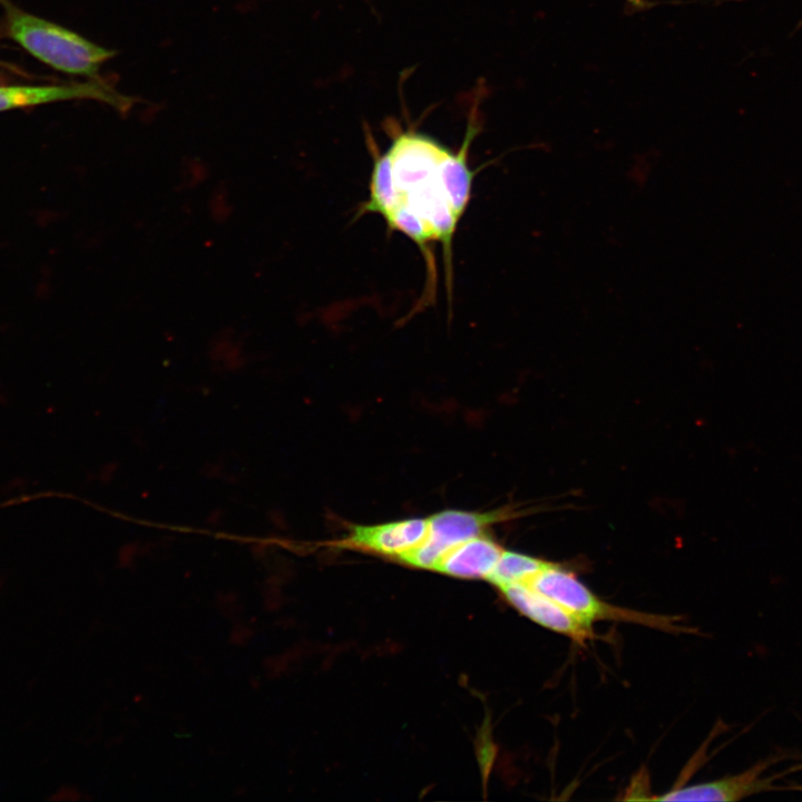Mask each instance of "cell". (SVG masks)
Segmentation results:
<instances>
[{
	"instance_id": "8fae6325",
	"label": "cell",
	"mask_w": 802,
	"mask_h": 802,
	"mask_svg": "<svg viewBox=\"0 0 802 802\" xmlns=\"http://www.w3.org/2000/svg\"><path fill=\"white\" fill-rule=\"evenodd\" d=\"M662 3L658 0H626L625 12L627 14L648 10Z\"/></svg>"
},
{
	"instance_id": "ba28073f",
	"label": "cell",
	"mask_w": 802,
	"mask_h": 802,
	"mask_svg": "<svg viewBox=\"0 0 802 802\" xmlns=\"http://www.w3.org/2000/svg\"><path fill=\"white\" fill-rule=\"evenodd\" d=\"M760 766H754L741 774L682 786L654 798L659 801H737L765 789L760 777Z\"/></svg>"
},
{
	"instance_id": "277c9868",
	"label": "cell",
	"mask_w": 802,
	"mask_h": 802,
	"mask_svg": "<svg viewBox=\"0 0 802 802\" xmlns=\"http://www.w3.org/2000/svg\"><path fill=\"white\" fill-rule=\"evenodd\" d=\"M517 515L510 507L487 512L443 510L428 518L424 539L399 559L411 566L434 569L442 557L457 545L481 536L489 526Z\"/></svg>"
},
{
	"instance_id": "6da1fadb",
	"label": "cell",
	"mask_w": 802,
	"mask_h": 802,
	"mask_svg": "<svg viewBox=\"0 0 802 802\" xmlns=\"http://www.w3.org/2000/svg\"><path fill=\"white\" fill-rule=\"evenodd\" d=\"M475 116L458 151L409 128L392 133L388 148L373 160L362 211L380 215L390 229L409 237L428 263L430 247L438 243L450 264L453 235L471 198L468 150L478 133Z\"/></svg>"
},
{
	"instance_id": "3957f363",
	"label": "cell",
	"mask_w": 802,
	"mask_h": 802,
	"mask_svg": "<svg viewBox=\"0 0 802 802\" xmlns=\"http://www.w3.org/2000/svg\"><path fill=\"white\" fill-rule=\"evenodd\" d=\"M527 585L552 599L588 625L596 620H622L663 629L674 627V624L664 616L643 614L604 602L584 585L574 573L554 563L542 569Z\"/></svg>"
},
{
	"instance_id": "52a82bcc",
	"label": "cell",
	"mask_w": 802,
	"mask_h": 802,
	"mask_svg": "<svg viewBox=\"0 0 802 802\" xmlns=\"http://www.w3.org/2000/svg\"><path fill=\"white\" fill-rule=\"evenodd\" d=\"M428 519L412 518L372 526H353L343 546L400 558L426 537Z\"/></svg>"
},
{
	"instance_id": "8992f818",
	"label": "cell",
	"mask_w": 802,
	"mask_h": 802,
	"mask_svg": "<svg viewBox=\"0 0 802 802\" xmlns=\"http://www.w3.org/2000/svg\"><path fill=\"white\" fill-rule=\"evenodd\" d=\"M507 602L536 624L578 643L593 637L591 625L526 584L500 588Z\"/></svg>"
},
{
	"instance_id": "9c48e42d",
	"label": "cell",
	"mask_w": 802,
	"mask_h": 802,
	"mask_svg": "<svg viewBox=\"0 0 802 802\" xmlns=\"http://www.w3.org/2000/svg\"><path fill=\"white\" fill-rule=\"evenodd\" d=\"M503 549L490 538L478 536L450 549L434 568L459 578H487Z\"/></svg>"
},
{
	"instance_id": "5b68a950",
	"label": "cell",
	"mask_w": 802,
	"mask_h": 802,
	"mask_svg": "<svg viewBox=\"0 0 802 802\" xmlns=\"http://www.w3.org/2000/svg\"><path fill=\"white\" fill-rule=\"evenodd\" d=\"M74 99H92L127 113L136 102L100 79L61 85L0 86V111Z\"/></svg>"
},
{
	"instance_id": "7a4b0ae2",
	"label": "cell",
	"mask_w": 802,
	"mask_h": 802,
	"mask_svg": "<svg viewBox=\"0 0 802 802\" xmlns=\"http://www.w3.org/2000/svg\"><path fill=\"white\" fill-rule=\"evenodd\" d=\"M9 37L51 68L91 79L116 51L98 46L79 33L0 0Z\"/></svg>"
},
{
	"instance_id": "30bf717a",
	"label": "cell",
	"mask_w": 802,
	"mask_h": 802,
	"mask_svg": "<svg viewBox=\"0 0 802 802\" xmlns=\"http://www.w3.org/2000/svg\"><path fill=\"white\" fill-rule=\"evenodd\" d=\"M551 563L526 554L502 551L488 579L498 588L515 584H529Z\"/></svg>"
}]
</instances>
